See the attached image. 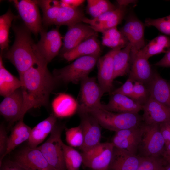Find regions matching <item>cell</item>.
Wrapping results in <instances>:
<instances>
[{"mask_svg": "<svg viewBox=\"0 0 170 170\" xmlns=\"http://www.w3.org/2000/svg\"><path fill=\"white\" fill-rule=\"evenodd\" d=\"M141 157L114 147L110 170H137Z\"/></svg>", "mask_w": 170, "mask_h": 170, "instance_id": "obj_22", "label": "cell"}, {"mask_svg": "<svg viewBox=\"0 0 170 170\" xmlns=\"http://www.w3.org/2000/svg\"><path fill=\"white\" fill-rule=\"evenodd\" d=\"M133 82L132 79L128 78L122 86L113 90L111 94H120L131 98L133 92Z\"/></svg>", "mask_w": 170, "mask_h": 170, "instance_id": "obj_40", "label": "cell"}, {"mask_svg": "<svg viewBox=\"0 0 170 170\" xmlns=\"http://www.w3.org/2000/svg\"><path fill=\"white\" fill-rule=\"evenodd\" d=\"M80 118L84 142L79 149L82 152L87 151L99 144L101 137V126L97 120L90 114L78 111Z\"/></svg>", "mask_w": 170, "mask_h": 170, "instance_id": "obj_11", "label": "cell"}, {"mask_svg": "<svg viewBox=\"0 0 170 170\" xmlns=\"http://www.w3.org/2000/svg\"><path fill=\"white\" fill-rule=\"evenodd\" d=\"M85 111L91 115L101 126L115 132L139 127L142 119L138 114L113 112L104 109H96Z\"/></svg>", "mask_w": 170, "mask_h": 170, "instance_id": "obj_3", "label": "cell"}, {"mask_svg": "<svg viewBox=\"0 0 170 170\" xmlns=\"http://www.w3.org/2000/svg\"><path fill=\"white\" fill-rule=\"evenodd\" d=\"M69 6L74 7H78L82 3L84 0H62Z\"/></svg>", "mask_w": 170, "mask_h": 170, "instance_id": "obj_45", "label": "cell"}, {"mask_svg": "<svg viewBox=\"0 0 170 170\" xmlns=\"http://www.w3.org/2000/svg\"><path fill=\"white\" fill-rule=\"evenodd\" d=\"M13 3L26 27L37 35L42 29L38 5L35 0H14Z\"/></svg>", "mask_w": 170, "mask_h": 170, "instance_id": "obj_10", "label": "cell"}, {"mask_svg": "<svg viewBox=\"0 0 170 170\" xmlns=\"http://www.w3.org/2000/svg\"><path fill=\"white\" fill-rule=\"evenodd\" d=\"M22 86L20 79L12 75L4 67L2 57L0 58V94L6 97L11 94Z\"/></svg>", "mask_w": 170, "mask_h": 170, "instance_id": "obj_29", "label": "cell"}, {"mask_svg": "<svg viewBox=\"0 0 170 170\" xmlns=\"http://www.w3.org/2000/svg\"><path fill=\"white\" fill-rule=\"evenodd\" d=\"M120 49H112L104 56L99 57L98 60V82L104 93L111 94L113 91V57L116 52Z\"/></svg>", "mask_w": 170, "mask_h": 170, "instance_id": "obj_13", "label": "cell"}, {"mask_svg": "<svg viewBox=\"0 0 170 170\" xmlns=\"http://www.w3.org/2000/svg\"><path fill=\"white\" fill-rule=\"evenodd\" d=\"M160 131L164 138L165 145L170 143V121L159 124Z\"/></svg>", "mask_w": 170, "mask_h": 170, "instance_id": "obj_41", "label": "cell"}, {"mask_svg": "<svg viewBox=\"0 0 170 170\" xmlns=\"http://www.w3.org/2000/svg\"><path fill=\"white\" fill-rule=\"evenodd\" d=\"M40 38L36 46L41 57L48 64L59 54L63 45L62 37L58 28L40 31Z\"/></svg>", "mask_w": 170, "mask_h": 170, "instance_id": "obj_9", "label": "cell"}, {"mask_svg": "<svg viewBox=\"0 0 170 170\" xmlns=\"http://www.w3.org/2000/svg\"><path fill=\"white\" fill-rule=\"evenodd\" d=\"M150 96V93L144 84L137 81L134 82L131 99L143 105Z\"/></svg>", "mask_w": 170, "mask_h": 170, "instance_id": "obj_37", "label": "cell"}, {"mask_svg": "<svg viewBox=\"0 0 170 170\" xmlns=\"http://www.w3.org/2000/svg\"><path fill=\"white\" fill-rule=\"evenodd\" d=\"M165 170H170V163L168 164V165L165 167Z\"/></svg>", "mask_w": 170, "mask_h": 170, "instance_id": "obj_47", "label": "cell"}, {"mask_svg": "<svg viewBox=\"0 0 170 170\" xmlns=\"http://www.w3.org/2000/svg\"><path fill=\"white\" fill-rule=\"evenodd\" d=\"M154 65L162 67H170V49L166 53L163 57Z\"/></svg>", "mask_w": 170, "mask_h": 170, "instance_id": "obj_43", "label": "cell"}, {"mask_svg": "<svg viewBox=\"0 0 170 170\" xmlns=\"http://www.w3.org/2000/svg\"><path fill=\"white\" fill-rule=\"evenodd\" d=\"M8 140L6 131L2 125L0 127V165L2 164L6 152Z\"/></svg>", "mask_w": 170, "mask_h": 170, "instance_id": "obj_39", "label": "cell"}, {"mask_svg": "<svg viewBox=\"0 0 170 170\" xmlns=\"http://www.w3.org/2000/svg\"><path fill=\"white\" fill-rule=\"evenodd\" d=\"M103 106L107 110L119 113L138 114L143 108V105L131 98L119 94H111L108 103Z\"/></svg>", "mask_w": 170, "mask_h": 170, "instance_id": "obj_20", "label": "cell"}, {"mask_svg": "<svg viewBox=\"0 0 170 170\" xmlns=\"http://www.w3.org/2000/svg\"><path fill=\"white\" fill-rule=\"evenodd\" d=\"M63 155L66 170H80L83 163L81 153L73 147L62 144Z\"/></svg>", "mask_w": 170, "mask_h": 170, "instance_id": "obj_33", "label": "cell"}, {"mask_svg": "<svg viewBox=\"0 0 170 170\" xmlns=\"http://www.w3.org/2000/svg\"><path fill=\"white\" fill-rule=\"evenodd\" d=\"M142 134V126L116 132L111 142L115 147L136 155Z\"/></svg>", "mask_w": 170, "mask_h": 170, "instance_id": "obj_15", "label": "cell"}, {"mask_svg": "<svg viewBox=\"0 0 170 170\" xmlns=\"http://www.w3.org/2000/svg\"><path fill=\"white\" fill-rule=\"evenodd\" d=\"M102 34V44L112 49H122L128 43L126 38L116 27L108 29Z\"/></svg>", "mask_w": 170, "mask_h": 170, "instance_id": "obj_31", "label": "cell"}, {"mask_svg": "<svg viewBox=\"0 0 170 170\" xmlns=\"http://www.w3.org/2000/svg\"><path fill=\"white\" fill-rule=\"evenodd\" d=\"M164 160L159 157H141L137 170H165Z\"/></svg>", "mask_w": 170, "mask_h": 170, "instance_id": "obj_36", "label": "cell"}, {"mask_svg": "<svg viewBox=\"0 0 170 170\" xmlns=\"http://www.w3.org/2000/svg\"><path fill=\"white\" fill-rule=\"evenodd\" d=\"M23 97L21 88L5 97L0 104V113L11 124L21 118Z\"/></svg>", "mask_w": 170, "mask_h": 170, "instance_id": "obj_17", "label": "cell"}, {"mask_svg": "<svg viewBox=\"0 0 170 170\" xmlns=\"http://www.w3.org/2000/svg\"><path fill=\"white\" fill-rule=\"evenodd\" d=\"M99 57V56H89L78 58L65 67L54 69L53 75L57 82L65 83L80 82L88 76Z\"/></svg>", "mask_w": 170, "mask_h": 170, "instance_id": "obj_4", "label": "cell"}, {"mask_svg": "<svg viewBox=\"0 0 170 170\" xmlns=\"http://www.w3.org/2000/svg\"><path fill=\"white\" fill-rule=\"evenodd\" d=\"M142 119L144 124L152 125L170 121V108L160 103L150 96L143 105Z\"/></svg>", "mask_w": 170, "mask_h": 170, "instance_id": "obj_18", "label": "cell"}, {"mask_svg": "<svg viewBox=\"0 0 170 170\" xmlns=\"http://www.w3.org/2000/svg\"><path fill=\"white\" fill-rule=\"evenodd\" d=\"M12 28L15 36L14 41L4 56L15 67L20 76L35 63L45 61L37 51L31 31L26 27L13 25Z\"/></svg>", "mask_w": 170, "mask_h": 170, "instance_id": "obj_2", "label": "cell"}, {"mask_svg": "<svg viewBox=\"0 0 170 170\" xmlns=\"http://www.w3.org/2000/svg\"><path fill=\"white\" fill-rule=\"evenodd\" d=\"M87 11L93 18L103 14L116 9V7L110 1L106 0H88Z\"/></svg>", "mask_w": 170, "mask_h": 170, "instance_id": "obj_34", "label": "cell"}, {"mask_svg": "<svg viewBox=\"0 0 170 170\" xmlns=\"http://www.w3.org/2000/svg\"><path fill=\"white\" fill-rule=\"evenodd\" d=\"M131 45L129 43L124 48L118 50L113 57L114 79L123 76L130 70Z\"/></svg>", "mask_w": 170, "mask_h": 170, "instance_id": "obj_28", "label": "cell"}, {"mask_svg": "<svg viewBox=\"0 0 170 170\" xmlns=\"http://www.w3.org/2000/svg\"><path fill=\"white\" fill-rule=\"evenodd\" d=\"M133 0H118L117 2L119 5L126 6L130 3L133 2Z\"/></svg>", "mask_w": 170, "mask_h": 170, "instance_id": "obj_46", "label": "cell"}, {"mask_svg": "<svg viewBox=\"0 0 170 170\" xmlns=\"http://www.w3.org/2000/svg\"><path fill=\"white\" fill-rule=\"evenodd\" d=\"M31 130V128L23 122V118L18 121L8 137L7 148L5 156L18 145L26 141H28Z\"/></svg>", "mask_w": 170, "mask_h": 170, "instance_id": "obj_27", "label": "cell"}, {"mask_svg": "<svg viewBox=\"0 0 170 170\" xmlns=\"http://www.w3.org/2000/svg\"><path fill=\"white\" fill-rule=\"evenodd\" d=\"M125 7L119 5L115 10L106 12L96 18L89 19L86 17L83 22L90 26L102 23L109 29L116 27L125 16Z\"/></svg>", "mask_w": 170, "mask_h": 170, "instance_id": "obj_26", "label": "cell"}, {"mask_svg": "<svg viewBox=\"0 0 170 170\" xmlns=\"http://www.w3.org/2000/svg\"><path fill=\"white\" fill-rule=\"evenodd\" d=\"M142 126V134L139 145L141 146L144 156L159 157L162 155L165 142L159 124H144Z\"/></svg>", "mask_w": 170, "mask_h": 170, "instance_id": "obj_8", "label": "cell"}, {"mask_svg": "<svg viewBox=\"0 0 170 170\" xmlns=\"http://www.w3.org/2000/svg\"><path fill=\"white\" fill-rule=\"evenodd\" d=\"M145 25L147 26H154L162 33L170 35V15L156 19H146Z\"/></svg>", "mask_w": 170, "mask_h": 170, "instance_id": "obj_38", "label": "cell"}, {"mask_svg": "<svg viewBox=\"0 0 170 170\" xmlns=\"http://www.w3.org/2000/svg\"><path fill=\"white\" fill-rule=\"evenodd\" d=\"M97 37L94 36L87 39L72 50L61 54L62 56L71 61L83 56H100L101 49Z\"/></svg>", "mask_w": 170, "mask_h": 170, "instance_id": "obj_23", "label": "cell"}, {"mask_svg": "<svg viewBox=\"0 0 170 170\" xmlns=\"http://www.w3.org/2000/svg\"><path fill=\"white\" fill-rule=\"evenodd\" d=\"M62 129L56 124L47 141L37 147L54 170H66L61 139Z\"/></svg>", "mask_w": 170, "mask_h": 170, "instance_id": "obj_5", "label": "cell"}, {"mask_svg": "<svg viewBox=\"0 0 170 170\" xmlns=\"http://www.w3.org/2000/svg\"><path fill=\"white\" fill-rule=\"evenodd\" d=\"M170 49V38L164 35H159L150 41L137 53L148 60L153 55L166 53Z\"/></svg>", "mask_w": 170, "mask_h": 170, "instance_id": "obj_30", "label": "cell"}, {"mask_svg": "<svg viewBox=\"0 0 170 170\" xmlns=\"http://www.w3.org/2000/svg\"><path fill=\"white\" fill-rule=\"evenodd\" d=\"M56 122L57 117L52 114L31 129L27 141L28 146L32 148L37 147L51 133L57 124Z\"/></svg>", "mask_w": 170, "mask_h": 170, "instance_id": "obj_24", "label": "cell"}, {"mask_svg": "<svg viewBox=\"0 0 170 170\" xmlns=\"http://www.w3.org/2000/svg\"><path fill=\"white\" fill-rule=\"evenodd\" d=\"M114 148L111 142L100 143L81 153L82 163L92 170H108Z\"/></svg>", "mask_w": 170, "mask_h": 170, "instance_id": "obj_7", "label": "cell"}, {"mask_svg": "<svg viewBox=\"0 0 170 170\" xmlns=\"http://www.w3.org/2000/svg\"><path fill=\"white\" fill-rule=\"evenodd\" d=\"M162 155L164 160L166 161L168 164L170 163V143L165 145Z\"/></svg>", "mask_w": 170, "mask_h": 170, "instance_id": "obj_44", "label": "cell"}, {"mask_svg": "<svg viewBox=\"0 0 170 170\" xmlns=\"http://www.w3.org/2000/svg\"><path fill=\"white\" fill-rule=\"evenodd\" d=\"M131 66L129 78L145 85L151 79L153 72L148 60L137 53L131 56Z\"/></svg>", "mask_w": 170, "mask_h": 170, "instance_id": "obj_21", "label": "cell"}, {"mask_svg": "<svg viewBox=\"0 0 170 170\" xmlns=\"http://www.w3.org/2000/svg\"><path fill=\"white\" fill-rule=\"evenodd\" d=\"M47 64L39 61L20 76L24 99L22 118L30 109L48 104L49 95L57 82L49 72Z\"/></svg>", "mask_w": 170, "mask_h": 170, "instance_id": "obj_1", "label": "cell"}, {"mask_svg": "<svg viewBox=\"0 0 170 170\" xmlns=\"http://www.w3.org/2000/svg\"><path fill=\"white\" fill-rule=\"evenodd\" d=\"M66 140L69 146L72 147H81L84 142L82 128L78 126L67 129L65 132Z\"/></svg>", "mask_w": 170, "mask_h": 170, "instance_id": "obj_35", "label": "cell"}, {"mask_svg": "<svg viewBox=\"0 0 170 170\" xmlns=\"http://www.w3.org/2000/svg\"><path fill=\"white\" fill-rule=\"evenodd\" d=\"M52 105L54 114L60 117L72 116L78 109L77 101L71 95L65 94L57 96L53 100Z\"/></svg>", "mask_w": 170, "mask_h": 170, "instance_id": "obj_25", "label": "cell"}, {"mask_svg": "<svg viewBox=\"0 0 170 170\" xmlns=\"http://www.w3.org/2000/svg\"><path fill=\"white\" fill-rule=\"evenodd\" d=\"M14 161L26 170H54L37 147L24 148L16 155Z\"/></svg>", "mask_w": 170, "mask_h": 170, "instance_id": "obj_12", "label": "cell"}, {"mask_svg": "<svg viewBox=\"0 0 170 170\" xmlns=\"http://www.w3.org/2000/svg\"><path fill=\"white\" fill-rule=\"evenodd\" d=\"M78 111L103 109L101 99L104 93L96 78L87 76L80 82Z\"/></svg>", "mask_w": 170, "mask_h": 170, "instance_id": "obj_6", "label": "cell"}, {"mask_svg": "<svg viewBox=\"0 0 170 170\" xmlns=\"http://www.w3.org/2000/svg\"><path fill=\"white\" fill-rule=\"evenodd\" d=\"M19 16L14 15L10 9L0 16V47L2 50L8 47L9 31L11 23Z\"/></svg>", "mask_w": 170, "mask_h": 170, "instance_id": "obj_32", "label": "cell"}, {"mask_svg": "<svg viewBox=\"0 0 170 170\" xmlns=\"http://www.w3.org/2000/svg\"><path fill=\"white\" fill-rule=\"evenodd\" d=\"M94 36H97V32L90 26L82 22L68 28L64 38L62 47L60 50L61 54L72 50L80 43Z\"/></svg>", "mask_w": 170, "mask_h": 170, "instance_id": "obj_16", "label": "cell"}, {"mask_svg": "<svg viewBox=\"0 0 170 170\" xmlns=\"http://www.w3.org/2000/svg\"><path fill=\"white\" fill-rule=\"evenodd\" d=\"M144 30L143 23L134 16L130 17L121 29L120 31L131 45V56L136 54L145 46Z\"/></svg>", "mask_w": 170, "mask_h": 170, "instance_id": "obj_14", "label": "cell"}, {"mask_svg": "<svg viewBox=\"0 0 170 170\" xmlns=\"http://www.w3.org/2000/svg\"><path fill=\"white\" fill-rule=\"evenodd\" d=\"M145 85L152 98L170 108V83L157 72L153 71L151 79Z\"/></svg>", "mask_w": 170, "mask_h": 170, "instance_id": "obj_19", "label": "cell"}, {"mask_svg": "<svg viewBox=\"0 0 170 170\" xmlns=\"http://www.w3.org/2000/svg\"><path fill=\"white\" fill-rule=\"evenodd\" d=\"M0 170H26L14 161L9 160L3 161Z\"/></svg>", "mask_w": 170, "mask_h": 170, "instance_id": "obj_42", "label": "cell"}]
</instances>
